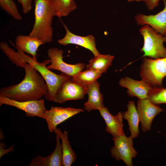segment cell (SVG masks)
<instances>
[{
	"label": "cell",
	"instance_id": "obj_1",
	"mask_svg": "<svg viewBox=\"0 0 166 166\" xmlns=\"http://www.w3.org/2000/svg\"><path fill=\"white\" fill-rule=\"evenodd\" d=\"M21 67L25 70L23 79L16 85L2 88L0 96L20 101L39 100L45 97L48 93V88L41 75L27 62H22Z\"/></svg>",
	"mask_w": 166,
	"mask_h": 166
},
{
	"label": "cell",
	"instance_id": "obj_2",
	"mask_svg": "<svg viewBox=\"0 0 166 166\" xmlns=\"http://www.w3.org/2000/svg\"><path fill=\"white\" fill-rule=\"evenodd\" d=\"M34 22L29 35L45 43L53 41V20L55 16L52 0H34Z\"/></svg>",
	"mask_w": 166,
	"mask_h": 166
},
{
	"label": "cell",
	"instance_id": "obj_3",
	"mask_svg": "<svg viewBox=\"0 0 166 166\" xmlns=\"http://www.w3.org/2000/svg\"><path fill=\"white\" fill-rule=\"evenodd\" d=\"M16 49L21 58L19 65L22 62H26L32 65L37 70L45 80L48 86V93L45 97L49 101H53L62 84L70 76L63 73L58 75L51 71L47 66L50 63L49 59H46L42 62H39L34 61L32 57L26 55L18 49Z\"/></svg>",
	"mask_w": 166,
	"mask_h": 166
},
{
	"label": "cell",
	"instance_id": "obj_4",
	"mask_svg": "<svg viewBox=\"0 0 166 166\" xmlns=\"http://www.w3.org/2000/svg\"><path fill=\"white\" fill-rule=\"evenodd\" d=\"M139 32L144 39L143 46L141 51L144 53L143 57L153 59L166 57V37L157 32L149 26H142Z\"/></svg>",
	"mask_w": 166,
	"mask_h": 166
},
{
	"label": "cell",
	"instance_id": "obj_5",
	"mask_svg": "<svg viewBox=\"0 0 166 166\" xmlns=\"http://www.w3.org/2000/svg\"><path fill=\"white\" fill-rule=\"evenodd\" d=\"M142 80L153 87H162L166 77V57L157 59L144 58L140 67Z\"/></svg>",
	"mask_w": 166,
	"mask_h": 166
},
{
	"label": "cell",
	"instance_id": "obj_6",
	"mask_svg": "<svg viewBox=\"0 0 166 166\" xmlns=\"http://www.w3.org/2000/svg\"><path fill=\"white\" fill-rule=\"evenodd\" d=\"M87 89V86L76 81L70 76L62 84L53 101L62 104L68 101L83 99Z\"/></svg>",
	"mask_w": 166,
	"mask_h": 166
},
{
	"label": "cell",
	"instance_id": "obj_7",
	"mask_svg": "<svg viewBox=\"0 0 166 166\" xmlns=\"http://www.w3.org/2000/svg\"><path fill=\"white\" fill-rule=\"evenodd\" d=\"M114 145L111 148L112 156L117 161L122 160L127 166H132V159L137 152L133 147V138L125 135L113 137Z\"/></svg>",
	"mask_w": 166,
	"mask_h": 166
},
{
	"label": "cell",
	"instance_id": "obj_8",
	"mask_svg": "<svg viewBox=\"0 0 166 166\" xmlns=\"http://www.w3.org/2000/svg\"><path fill=\"white\" fill-rule=\"evenodd\" d=\"M63 51L55 47L49 48L47 51L50 64L47 65L49 69L59 71L62 73L71 77L75 74L82 71L85 66L83 63L70 64L65 62L63 60Z\"/></svg>",
	"mask_w": 166,
	"mask_h": 166
},
{
	"label": "cell",
	"instance_id": "obj_9",
	"mask_svg": "<svg viewBox=\"0 0 166 166\" xmlns=\"http://www.w3.org/2000/svg\"><path fill=\"white\" fill-rule=\"evenodd\" d=\"M3 105L12 106L23 111L27 117H37L42 119H44V112L46 109L45 100L43 99L20 101L0 96V106Z\"/></svg>",
	"mask_w": 166,
	"mask_h": 166
},
{
	"label": "cell",
	"instance_id": "obj_10",
	"mask_svg": "<svg viewBox=\"0 0 166 166\" xmlns=\"http://www.w3.org/2000/svg\"><path fill=\"white\" fill-rule=\"evenodd\" d=\"M83 112L84 110L81 108L52 106L49 109H46L45 111L44 119L47 122L49 131L50 132H52L58 124L74 115Z\"/></svg>",
	"mask_w": 166,
	"mask_h": 166
},
{
	"label": "cell",
	"instance_id": "obj_11",
	"mask_svg": "<svg viewBox=\"0 0 166 166\" xmlns=\"http://www.w3.org/2000/svg\"><path fill=\"white\" fill-rule=\"evenodd\" d=\"M137 110L142 131L145 132L151 129L152 121L156 116L164 111L160 107L148 99H139L137 104Z\"/></svg>",
	"mask_w": 166,
	"mask_h": 166
},
{
	"label": "cell",
	"instance_id": "obj_12",
	"mask_svg": "<svg viewBox=\"0 0 166 166\" xmlns=\"http://www.w3.org/2000/svg\"><path fill=\"white\" fill-rule=\"evenodd\" d=\"M164 8L154 15H146L138 13L135 16L136 24L149 26L157 32L166 37V0H163Z\"/></svg>",
	"mask_w": 166,
	"mask_h": 166
},
{
	"label": "cell",
	"instance_id": "obj_13",
	"mask_svg": "<svg viewBox=\"0 0 166 166\" xmlns=\"http://www.w3.org/2000/svg\"><path fill=\"white\" fill-rule=\"evenodd\" d=\"M66 31L65 36L57 42L59 44L67 45L69 44L79 45L90 51L94 56L100 53L96 47L95 39L92 35L82 36L75 34L70 32L66 26L63 24Z\"/></svg>",
	"mask_w": 166,
	"mask_h": 166
},
{
	"label": "cell",
	"instance_id": "obj_14",
	"mask_svg": "<svg viewBox=\"0 0 166 166\" xmlns=\"http://www.w3.org/2000/svg\"><path fill=\"white\" fill-rule=\"evenodd\" d=\"M119 84L121 86L127 89V93L129 96L140 99L148 98L153 88L142 79L137 81L128 77L120 79Z\"/></svg>",
	"mask_w": 166,
	"mask_h": 166
},
{
	"label": "cell",
	"instance_id": "obj_15",
	"mask_svg": "<svg viewBox=\"0 0 166 166\" xmlns=\"http://www.w3.org/2000/svg\"><path fill=\"white\" fill-rule=\"evenodd\" d=\"M98 110L106 123L105 132L110 133L113 137L125 135L123 129V117L121 112H118L116 115H113L105 106Z\"/></svg>",
	"mask_w": 166,
	"mask_h": 166
},
{
	"label": "cell",
	"instance_id": "obj_16",
	"mask_svg": "<svg viewBox=\"0 0 166 166\" xmlns=\"http://www.w3.org/2000/svg\"><path fill=\"white\" fill-rule=\"evenodd\" d=\"M56 144L53 151L49 156L43 157L38 156L32 160L29 166H63V154L60 138L56 134Z\"/></svg>",
	"mask_w": 166,
	"mask_h": 166
},
{
	"label": "cell",
	"instance_id": "obj_17",
	"mask_svg": "<svg viewBox=\"0 0 166 166\" xmlns=\"http://www.w3.org/2000/svg\"><path fill=\"white\" fill-rule=\"evenodd\" d=\"M16 48L30 54L33 60L37 61V51L39 47L45 43L37 38L29 35H19L15 38Z\"/></svg>",
	"mask_w": 166,
	"mask_h": 166
},
{
	"label": "cell",
	"instance_id": "obj_18",
	"mask_svg": "<svg viewBox=\"0 0 166 166\" xmlns=\"http://www.w3.org/2000/svg\"><path fill=\"white\" fill-rule=\"evenodd\" d=\"M100 85L97 80L87 86V101L83 104L84 109L90 112L92 110H99L104 107L103 95L100 91Z\"/></svg>",
	"mask_w": 166,
	"mask_h": 166
},
{
	"label": "cell",
	"instance_id": "obj_19",
	"mask_svg": "<svg viewBox=\"0 0 166 166\" xmlns=\"http://www.w3.org/2000/svg\"><path fill=\"white\" fill-rule=\"evenodd\" d=\"M53 132L59 136L61 140V146L63 154V166H70L76 161L77 156L72 149L68 140V132L65 130L62 132L56 128Z\"/></svg>",
	"mask_w": 166,
	"mask_h": 166
},
{
	"label": "cell",
	"instance_id": "obj_20",
	"mask_svg": "<svg viewBox=\"0 0 166 166\" xmlns=\"http://www.w3.org/2000/svg\"><path fill=\"white\" fill-rule=\"evenodd\" d=\"M123 118L127 120L131 133L130 136L133 138L138 137L139 134V115L133 101L128 102L127 110L123 113Z\"/></svg>",
	"mask_w": 166,
	"mask_h": 166
},
{
	"label": "cell",
	"instance_id": "obj_21",
	"mask_svg": "<svg viewBox=\"0 0 166 166\" xmlns=\"http://www.w3.org/2000/svg\"><path fill=\"white\" fill-rule=\"evenodd\" d=\"M114 56L109 54H102L99 53L89 61L86 65L87 69H93L102 73H106L112 65Z\"/></svg>",
	"mask_w": 166,
	"mask_h": 166
},
{
	"label": "cell",
	"instance_id": "obj_22",
	"mask_svg": "<svg viewBox=\"0 0 166 166\" xmlns=\"http://www.w3.org/2000/svg\"><path fill=\"white\" fill-rule=\"evenodd\" d=\"M55 16L59 18L68 16L77 7L74 0H52Z\"/></svg>",
	"mask_w": 166,
	"mask_h": 166
},
{
	"label": "cell",
	"instance_id": "obj_23",
	"mask_svg": "<svg viewBox=\"0 0 166 166\" xmlns=\"http://www.w3.org/2000/svg\"><path fill=\"white\" fill-rule=\"evenodd\" d=\"M102 74L98 71L86 69L84 71L75 74L72 77L76 81L87 86L97 80Z\"/></svg>",
	"mask_w": 166,
	"mask_h": 166
},
{
	"label": "cell",
	"instance_id": "obj_24",
	"mask_svg": "<svg viewBox=\"0 0 166 166\" xmlns=\"http://www.w3.org/2000/svg\"><path fill=\"white\" fill-rule=\"evenodd\" d=\"M0 6L3 10L16 20L20 21L22 19L13 0H0Z\"/></svg>",
	"mask_w": 166,
	"mask_h": 166
},
{
	"label": "cell",
	"instance_id": "obj_25",
	"mask_svg": "<svg viewBox=\"0 0 166 166\" xmlns=\"http://www.w3.org/2000/svg\"><path fill=\"white\" fill-rule=\"evenodd\" d=\"M148 99L152 103L157 105L166 104V88L153 87Z\"/></svg>",
	"mask_w": 166,
	"mask_h": 166
},
{
	"label": "cell",
	"instance_id": "obj_26",
	"mask_svg": "<svg viewBox=\"0 0 166 166\" xmlns=\"http://www.w3.org/2000/svg\"><path fill=\"white\" fill-rule=\"evenodd\" d=\"M32 0H18V2L22 5L23 12L26 14L29 13L32 8Z\"/></svg>",
	"mask_w": 166,
	"mask_h": 166
},
{
	"label": "cell",
	"instance_id": "obj_27",
	"mask_svg": "<svg viewBox=\"0 0 166 166\" xmlns=\"http://www.w3.org/2000/svg\"><path fill=\"white\" fill-rule=\"evenodd\" d=\"M160 0H144L145 5L149 10H152L159 5Z\"/></svg>",
	"mask_w": 166,
	"mask_h": 166
},
{
	"label": "cell",
	"instance_id": "obj_28",
	"mask_svg": "<svg viewBox=\"0 0 166 166\" xmlns=\"http://www.w3.org/2000/svg\"><path fill=\"white\" fill-rule=\"evenodd\" d=\"M144 0H127L128 2H144Z\"/></svg>",
	"mask_w": 166,
	"mask_h": 166
}]
</instances>
